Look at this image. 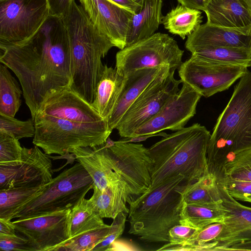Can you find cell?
Returning a JSON list of instances; mask_svg holds the SVG:
<instances>
[{"label": "cell", "instance_id": "6da1fadb", "mask_svg": "<svg viewBox=\"0 0 251 251\" xmlns=\"http://www.w3.org/2000/svg\"><path fill=\"white\" fill-rule=\"evenodd\" d=\"M0 49V63L19 80L33 120L50 97L70 88V44L61 17L50 15L30 37Z\"/></svg>", "mask_w": 251, "mask_h": 251}, {"label": "cell", "instance_id": "7a4b0ae2", "mask_svg": "<svg viewBox=\"0 0 251 251\" xmlns=\"http://www.w3.org/2000/svg\"><path fill=\"white\" fill-rule=\"evenodd\" d=\"M62 18L70 44V89L91 104L104 69L101 58L115 46L94 26L75 0Z\"/></svg>", "mask_w": 251, "mask_h": 251}, {"label": "cell", "instance_id": "3957f363", "mask_svg": "<svg viewBox=\"0 0 251 251\" xmlns=\"http://www.w3.org/2000/svg\"><path fill=\"white\" fill-rule=\"evenodd\" d=\"M210 136L204 126L197 123L165 136L148 148L153 161L149 191L178 176L190 184L208 173Z\"/></svg>", "mask_w": 251, "mask_h": 251}, {"label": "cell", "instance_id": "277c9868", "mask_svg": "<svg viewBox=\"0 0 251 251\" xmlns=\"http://www.w3.org/2000/svg\"><path fill=\"white\" fill-rule=\"evenodd\" d=\"M251 149V72L240 78L219 115L207 151L208 172L217 178L235 155Z\"/></svg>", "mask_w": 251, "mask_h": 251}, {"label": "cell", "instance_id": "5b68a950", "mask_svg": "<svg viewBox=\"0 0 251 251\" xmlns=\"http://www.w3.org/2000/svg\"><path fill=\"white\" fill-rule=\"evenodd\" d=\"M186 185L178 176L129 201L128 233L147 243H168L169 230L180 224L181 191Z\"/></svg>", "mask_w": 251, "mask_h": 251}, {"label": "cell", "instance_id": "8992f818", "mask_svg": "<svg viewBox=\"0 0 251 251\" xmlns=\"http://www.w3.org/2000/svg\"><path fill=\"white\" fill-rule=\"evenodd\" d=\"M33 143L48 154L63 155L79 147L105 143L112 132L106 121L84 123L65 118L36 115Z\"/></svg>", "mask_w": 251, "mask_h": 251}, {"label": "cell", "instance_id": "52a82bcc", "mask_svg": "<svg viewBox=\"0 0 251 251\" xmlns=\"http://www.w3.org/2000/svg\"><path fill=\"white\" fill-rule=\"evenodd\" d=\"M93 186L92 178L77 162L53 178L41 194L18 209L11 219L29 218L72 209Z\"/></svg>", "mask_w": 251, "mask_h": 251}, {"label": "cell", "instance_id": "ba28073f", "mask_svg": "<svg viewBox=\"0 0 251 251\" xmlns=\"http://www.w3.org/2000/svg\"><path fill=\"white\" fill-rule=\"evenodd\" d=\"M183 53L173 38L157 32L118 51L115 68L122 76L137 70L160 66L176 70L182 63Z\"/></svg>", "mask_w": 251, "mask_h": 251}, {"label": "cell", "instance_id": "9c48e42d", "mask_svg": "<svg viewBox=\"0 0 251 251\" xmlns=\"http://www.w3.org/2000/svg\"><path fill=\"white\" fill-rule=\"evenodd\" d=\"M106 144L113 171L126 187L127 203L148 192L153 166L148 148L141 144L113 141L109 138Z\"/></svg>", "mask_w": 251, "mask_h": 251}, {"label": "cell", "instance_id": "30bf717a", "mask_svg": "<svg viewBox=\"0 0 251 251\" xmlns=\"http://www.w3.org/2000/svg\"><path fill=\"white\" fill-rule=\"evenodd\" d=\"M50 15L47 0H0V44L26 40Z\"/></svg>", "mask_w": 251, "mask_h": 251}, {"label": "cell", "instance_id": "8fae6325", "mask_svg": "<svg viewBox=\"0 0 251 251\" xmlns=\"http://www.w3.org/2000/svg\"><path fill=\"white\" fill-rule=\"evenodd\" d=\"M178 69L182 83L205 98L228 89L248 71L246 66L215 63L193 54Z\"/></svg>", "mask_w": 251, "mask_h": 251}, {"label": "cell", "instance_id": "7c38bea8", "mask_svg": "<svg viewBox=\"0 0 251 251\" xmlns=\"http://www.w3.org/2000/svg\"><path fill=\"white\" fill-rule=\"evenodd\" d=\"M175 71L171 69L154 80L131 105L116 128L121 137L130 138L138 128L154 116L179 91L182 81L175 78Z\"/></svg>", "mask_w": 251, "mask_h": 251}, {"label": "cell", "instance_id": "4fadbf2b", "mask_svg": "<svg viewBox=\"0 0 251 251\" xmlns=\"http://www.w3.org/2000/svg\"><path fill=\"white\" fill-rule=\"evenodd\" d=\"M71 209L12 221L17 233L27 240L29 251H54L71 238Z\"/></svg>", "mask_w": 251, "mask_h": 251}, {"label": "cell", "instance_id": "5bb4252c", "mask_svg": "<svg viewBox=\"0 0 251 251\" xmlns=\"http://www.w3.org/2000/svg\"><path fill=\"white\" fill-rule=\"evenodd\" d=\"M172 96L160 110L138 128L131 137L151 136L166 129L176 131L185 126L194 116L201 96L186 83Z\"/></svg>", "mask_w": 251, "mask_h": 251}, {"label": "cell", "instance_id": "9a60e30c", "mask_svg": "<svg viewBox=\"0 0 251 251\" xmlns=\"http://www.w3.org/2000/svg\"><path fill=\"white\" fill-rule=\"evenodd\" d=\"M52 162L35 145L23 147L18 162L0 164V190L27 186H43L53 179Z\"/></svg>", "mask_w": 251, "mask_h": 251}, {"label": "cell", "instance_id": "2e32d148", "mask_svg": "<svg viewBox=\"0 0 251 251\" xmlns=\"http://www.w3.org/2000/svg\"><path fill=\"white\" fill-rule=\"evenodd\" d=\"M79 1L89 20L100 32L120 50L126 47L129 23L134 13L111 0Z\"/></svg>", "mask_w": 251, "mask_h": 251}, {"label": "cell", "instance_id": "e0dca14e", "mask_svg": "<svg viewBox=\"0 0 251 251\" xmlns=\"http://www.w3.org/2000/svg\"><path fill=\"white\" fill-rule=\"evenodd\" d=\"M217 187L227 217L223 222L224 227L214 251H224L235 244L251 241V207L238 202L218 181Z\"/></svg>", "mask_w": 251, "mask_h": 251}, {"label": "cell", "instance_id": "ac0fdd59", "mask_svg": "<svg viewBox=\"0 0 251 251\" xmlns=\"http://www.w3.org/2000/svg\"><path fill=\"white\" fill-rule=\"evenodd\" d=\"M190 52L202 48L227 47L251 50V26L228 28L206 23L200 25L187 38Z\"/></svg>", "mask_w": 251, "mask_h": 251}, {"label": "cell", "instance_id": "d6986e66", "mask_svg": "<svg viewBox=\"0 0 251 251\" xmlns=\"http://www.w3.org/2000/svg\"><path fill=\"white\" fill-rule=\"evenodd\" d=\"M36 115L72 119L84 123H99L106 121L90 104L70 88L50 97Z\"/></svg>", "mask_w": 251, "mask_h": 251}, {"label": "cell", "instance_id": "ffe728a7", "mask_svg": "<svg viewBox=\"0 0 251 251\" xmlns=\"http://www.w3.org/2000/svg\"><path fill=\"white\" fill-rule=\"evenodd\" d=\"M168 66L137 70L126 75L123 88L118 102L106 120L110 129H116L129 107L154 80L167 73Z\"/></svg>", "mask_w": 251, "mask_h": 251}, {"label": "cell", "instance_id": "44dd1931", "mask_svg": "<svg viewBox=\"0 0 251 251\" xmlns=\"http://www.w3.org/2000/svg\"><path fill=\"white\" fill-rule=\"evenodd\" d=\"M70 152L75 155L77 161L89 173L93 180L94 185L100 190L122 183L113 171L106 143L93 147L77 148Z\"/></svg>", "mask_w": 251, "mask_h": 251}, {"label": "cell", "instance_id": "7402d4cb", "mask_svg": "<svg viewBox=\"0 0 251 251\" xmlns=\"http://www.w3.org/2000/svg\"><path fill=\"white\" fill-rule=\"evenodd\" d=\"M209 24L228 28L251 26V13L241 0H209L205 11Z\"/></svg>", "mask_w": 251, "mask_h": 251}, {"label": "cell", "instance_id": "603a6c76", "mask_svg": "<svg viewBox=\"0 0 251 251\" xmlns=\"http://www.w3.org/2000/svg\"><path fill=\"white\" fill-rule=\"evenodd\" d=\"M139 3L141 7L129 23L126 47L151 36L162 23V0H142Z\"/></svg>", "mask_w": 251, "mask_h": 251}, {"label": "cell", "instance_id": "cb8c5ba5", "mask_svg": "<svg viewBox=\"0 0 251 251\" xmlns=\"http://www.w3.org/2000/svg\"><path fill=\"white\" fill-rule=\"evenodd\" d=\"M125 81L116 68L104 65L99 82L95 99L91 104L102 118L107 120L113 112L120 97Z\"/></svg>", "mask_w": 251, "mask_h": 251}, {"label": "cell", "instance_id": "d4e9b609", "mask_svg": "<svg viewBox=\"0 0 251 251\" xmlns=\"http://www.w3.org/2000/svg\"><path fill=\"white\" fill-rule=\"evenodd\" d=\"M92 197L88 199L94 210L102 218L113 220L121 212L128 214L126 205L128 197L126 187L122 183L108 186L103 191L95 186Z\"/></svg>", "mask_w": 251, "mask_h": 251}, {"label": "cell", "instance_id": "484cf974", "mask_svg": "<svg viewBox=\"0 0 251 251\" xmlns=\"http://www.w3.org/2000/svg\"><path fill=\"white\" fill-rule=\"evenodd\" d=\"M221 203L205 206L187 204L183 201L179 223L199 229L211 224L223 223L227 215Z\"/></svg>", "mask_w": 251, "mask_h": 251}, {"label": "cell", "instance_id": "4316f807", "mask_svg": "<svg viewBox=\"0 0 251 251\" xmlns=\"http://www.w3.org/2000/svg\"><path fill=\"white\" fill-rule=\"evenodd\" d=\"M181 196L183 201L187 204L211 206L222 202L217 177L209 173L196 182L185 185Z\"/></svg>", "mask_w": 251, "mask_h": 251}, {"label": "cell", "instance_id": "83f0119b", "mask_svg": "<svg viewBox=\"0 0 251 251\" xmlns=\"http://www.w3.org/2000/svg\"><path fill=\"white\" fill-rule=\"evenodd\" d=\"M202 19L201 11L178 5L163 16L162 24L169 32L184 39L201 25Z\"/></svg>", "mask_w": 251, "mask_h": 251}, {"label": "cell", "instance_id": "f1b7e54d", "mask_svg": "<svg viewBox=\"0 0 251 251\" xmlns=\"http://www.w3.org/2000/svg\"><path fill=\"white\" fill-rule=\"evenodd\" d=\"M48 184L0 190V218L11 220L18 209L41 194Z\"/></svg>", "mask_w": 251, "mask_h": 251}, {"label": "cell", "instance_id": "f546056e", "mask_svg": "<svg viewBox=\"0 0 251 251\" xmlns=\"http://www.w3.org/2000/svg\"><path fill=\"white\" fill-rule=\"evenodd\" d=\"M105 225L103 218L94 210L88 199L84 198L71 209L70 214L71 238Z\"/></svg>", "mask_w": 251, "mask_h": 251}, {"label": "cell", "instance_id": "4dcf8cb0", "mask_svg": "<svg viewBox=\"0 0 251 251\" xmlns=\"http://www.w3.org/2000/svg\"><path fill=\"white\" fill-rule=\"evenodd\" d=\"M18 83L7 67L0 65V114L14 117L21 104Z\"/></svg>", "mask_w": 251, "mask_h": 251}, {"label": "cell", "instance_id": "1f68e13d", "mask_svg": "<svg viewBox=\"0 0 251 251\" xmlns=\"http://www.w3.org/2000/svg\"><path fill=\"white\" fill-rule=\"evenodd\" d=\"M208 61L218 63L247 66L251 60V50L227 47H208L195 49L191 51Z\"/></svg>", "mask_w": 251, "mask_h": 251}, {"label": "cell", "instance_id": "d6a6232c", "mask_svg": "<svg viewBox=\"0 0 251 251\" xmlns=\"http://www.w3.org/2000/svg\"><path fill=\"white\" fill-rule=\"evenodd\" d=\"M110 225L88 231L70 239L54 251H90L101 242L107 235Z\"/></svg>", "mask_w": 251, "mask_h": 251}, {"label": "cell", "instance_id": "836d02e7", "mask_svg": "<svg viewBox=\"0 0 251 251\" xmlns=\"http://www.w3.org/2000/svg\"><path fill=\"white\" fill-rule=\"evenodd\" d=\"M222 176L251 181V149L235 155L227 162L223 167L221 176L218 178Z\"/></svg>", "mask_w": 251, "mask_h": 251}, {"label": "cell", "instance_id": "e575fe53", "mask_svg": "<svg viewBox=\"0 0 251 251\" xmlns=\"http://www.w3.org/2000/svg\"><path fill=\"white\" fill-rule=\"evenodd\" d=\"M23 149L19 140L12 134L0 129V164L21 160Z\"/></svg>", "mask_w": 251, "mask_h": 251}, {"label": "cell", "instance_id": "d590c367", "mask_svg": "<svg viewBox=\"0 0 251 251\" xmlns=\"http://www.w3.org/2000/svg\"><path fill=\"white\" fill-rule=\"evenodd\" d=\"M0 129L12 134L17 140L34 137L35 128L32 119L22 121L0 114Z\"/></svg>", "mask_w": 251, "mask_h": 251}, {"label": "cell", "instance_id": "8d00e7d4", "mask_svg": "<svg viewBox=\"0 0 251 251\" xmlns=\"http://www.w3.org/2000/svg\"><path fill=\"white\" fill-rule=\"evenodd\" d=\"M226 191L235 199L251 203V181L232 179L222 176L217 179Z\"/></svg>", "mask_w": 251, "mask_h": 251}, {"label": "cell", "instance_id": "74e56055", "mask_svg": "<svg viewBox=\"0 0 251 251\" xmlns=\"http://www.w3.org/2000/svg\"><path fill=\"white\" fill-rule=\"evenodd\" d=\"M127 214L122 212L113 219L107 236L94 248L93 251L109 250L113 243L123 233Z\"/></svg>", "mask_w": 251, "mask_h": 251}, {"label": "cell", "instance_id": "f35d334b", "mask_svg": "<svg viewBox=\"0 0 251 251\" xmlns=\"http://www.w3.org/2000/svg\"><path fill=\"white\" fill-rule=\"evenodd\" d=\"M197 230L188 226L180 224L176 225L169 231V242L167 244L170 245H181L187 241Z\"/></svg>", "mask_w": 251, "mask_h": 251}, {"label": "cell", "instance_id": "ab89813d", "mask_svg": "<svg viewBox=\"0 0 251 251\" xmlns=\"http://www.w3.org/2000/svg\"><path fill=\"white\" fill-rule=\"evenodd\" d=\"M27 240L23 236L0 235V249L4 251H29Z\"/></svg>", "mask_w": 251, "mask_h": 251}, {"label": "cell", "instance_id": "60d3db41", "mask_svg": "<svg viewBox=\"0 0 251 251\" xmlns=\"http://www.w3.org/2000/svg\"><path fill=\"white\" fill-rule=\"evenodd\" d=\"M50 15L62 17L69 10L74 0H47Z\"/></svg>", "mask_w": 251, "mask_h": 251}, {"label": "cell", "instance_id": "b9f144b4", "mask_svg": "<svg viewBox=\"0 0 251 251\" xmlns=\"http://www.w3.org/2000/svg\"><path fill=\"white\" fill-rule=\"evenodd\" d=\"M17 231L11 220L0 218V235L15 236Z\"/></svg>", "mask_w": 251, "mask_h": 251}, {"label": "cell", "instance_id": "7bdbcfd3", "mask_svg": "<svg viewBox=\"0 0 251 251\" xmlns=\"http://www.w3.org/2000/svg\"><path fill=\"white\" fill-rule=\"evenodd\" d=\"M183 6L187 7L204 11L209 0H177Z\"/></svg>", "mask_w": 251, "mask_h": 251}, {"label": "cell", "instance_id": "ee69618b", "mask_svg": "<svg viewBox=\"0 0 251 251\" xmlns=\"http://www.w3.org/2000/svg\"><path fill=\"white\" fill-rule=\"evenodd\" d=\"M117 4L123 6L133 13L137 12L141 7L140 3H137L133 0H111Z\"/></svg>", "mask_w": 251, "mask_h": 251}, {"label": "cell", "instance_id": "f6af8a7d", "mask_svg": "<svg viewBox=\"0 0 251 251\" xmlns=\"http://www.w3.org/2000/svg\"><path fill=\"white\" fill-rule=\"evenodd\" d=\"M226 251H251V241L235 244L228 247Z\"/></svg>", "mask_w": 251, "mask_h": 251}, {"label": "cell", "instance_id": "bcb514c9", "mask_svg": "<svg viewBox=\"0 0 251 251\" xmlns=\"http://www.w3.org/2000/svg\"><path fill=\"white\" fill-rule=\"evenodd\" d=\"M251 13V0H241Z\"/></svg>", "mask_w": 251, "mask_h": 251}, {"label": "cell", "instance_id": "7dc6e473", "mask_svg": "<svg viewBox=\"0 0 251 251\" xmlns=\"http://www.w3.org/2000/svg\"><path fill=\"white\" fill-rule=\"evenodd\" d=\"M133 0L137 3H139L142 0Z\"/></svg>", "mask_w": 251, "mask_h": 251}, {"label": "cell", "instance_id": "c3c4849f", "mask_svg": "<svg viewBox=\"0 0 251 251\" xmlns=\"http://www.w3.org/2000/svg\"><path fill=\"white\" fill-rule=\"evenodd\" d=\"M249 67H251V60L249 64Z\"/></svg>", "mask_w": 251, "mask_h": 251}]
</instances>
